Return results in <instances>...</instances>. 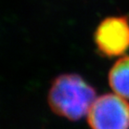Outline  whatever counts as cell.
<instances>
[{
  "instance_id": "7a4b0ae2",
  "label": "cell",
  "mask_w": 129,
  "mask_h": 129,
  "mask_svg": "<svg viewBox=\"0 0 129 129\" xmlns=\"http://www.w3.org/2000/svg\"><path fill=\"white\" fill-rule=\"evenodd\" d=\"M87 115L91 129H129V103L118 95L97 98Z\"/></svg>"
},
{
  "instance_id": "277c9868",
  "label": "cell",
  "mask_w": 129,
  "mask_h": 129,
  "mask_svg": "<svg viewBox=\"0 0 129 129\" xmlns=\"http://www.w3.org/2000/svg\"><path fill=\"white\" fill-rule=\"evenodd\" d=\"M109 84L118 96L129 99V56L119 59L111 68Z\"/></svg>"
},
{
  "instance_id": "3957f363",
  "label": "cell",
  "mask_w": 129,
  "mask_h": 129,
  "mask_svg": "<svg viewBox=\"0 0 129 129\" xmlns=\"http://www.w3.org/2000/svg\"><path fill=\"white\" fill-rule=\"evenodd\" d=\"M99 51L106 56L121 55L129 49V20L126 16H111L102 20L95 33Z\"/></svg>"
},
{
  "instance_id": "6da1fadb",
  "label": "cell",
  "mask_w": 129,
  "mask_h": 129,
  "mask_svg": "<svg viewBox=\"0 0 129 129\" xmlns=\"http://www.w3.org/2000/svg\"><path fill=\"white\" fill-rule=\"evenodd\" d=\"M95 100V90L78 75L57 77L48 94L53 112L71 120H78L88 114Z\"/></svg>"
}]
</instances>
